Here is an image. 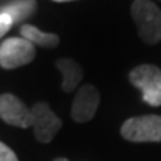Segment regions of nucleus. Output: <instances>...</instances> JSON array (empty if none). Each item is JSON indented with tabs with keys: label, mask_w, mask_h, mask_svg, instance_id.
<instances>
[{
	"label": "nucleus",
	"mask_w": 161,
	"mask_h": 161,
	"mask_svg": "<svg viewBox=\"0 0 161 161\" xmlns=\"http://www.w3.org/2000/svg\"><path fill=\"white\" fill-rule=\"evenodd\" d=\"M131 15L139 29L140 39L146 43H158L161 40V11L151 0H134Z\"/></svg>",
	"instance_id": "1"
},
{
	"label": "nucleus",
	"mask_w": 161,
	"mask_h": 161,
	"mask_svg": "<svg viewBox=\"0 0 161 161\" xmlns=\"http://www.w3.org/2000/svg\"><path fill=\"white\" fill-rule=\"evenodd\" d=\"M31 127L35 136L40 143H49L61 128V119L58 118L48 103L39 102L31 108Z\"/></svg>",
	"instance_id": "5"
},
{
	"label": "nucleus",
	"mask_w": 161,
	"mask_h": 161,
	"mask_svg": "<svg viewBox=\"0 0 161 161\" xmlns=\"http://www.w3.org/2000/svg\"><path fill=\"white\" fill-rule=\"evenodd\" d=\"M130 82L142 91V98L151 106H161V70L152 64H142L130 72Z\"/></svg>",
	"instance_id": "3"
},
{
	"label": "nucleus",
	"mask_w": 161,
	"mask_h": 161,
	"mask_svg": "<svg viewBox=\"0 0 161 161\" xmlns=\"http://www.w3.org/2000/svg\"><path fill=\"white\" fill-rule=\"evenodd\" d=\"M36 6H37L36 0H14L3 6L0 12L8 14L14 23H19L21 19L29 18L33 12H36Z\"/></svg>",
	"instance_id": "10"
},
{
	"label": "nucleus",
	"mask_w": 161,
	"mask_h": 161,
	"mask_svg": "<svg viewBox=\"0 0 161 161\" xmlns=\"http://www.w3.org/2000/svg\"><path fill=\"white\" fill-rule=\"evenodd\" d=\"M21 36L33 45H39L42 48H55L60 43V37L57 35L42 31L31 24H24L21 27Z\"/></svg>",
	"instance_id": "9"
},
{
	"label": "nucleus",
	"mask_w": 161,
	"mask_h": 161,
	"mask_svg": "<svg viewBox=\"0 0 161 161\" xmlns=\"http://www.w3.org/2000/svg\"><path fill=\"white\" fill-rule=\"evenodd\" d=\"M0 161H18L15 152L2 142H0Z\"/></svg>",
	"instance_id": "11"
},
{
	"label": "nucleus",
	"mask_w": 161,
	"mask_h": 161,
	"mask_svg": "<svg viewBox=\"0 0 161 161\" xmlns=\"http://www.w3.org/2000/svg\"><path fill=\"white\" fill-rule=\"evenodd\" d=\"M12 24H14L12 18L5 12H0V37L6 35V31L12 27Z\"/></svg>",
	"instance_id": "12"
},
{
	"label": "nucleus",
	"mask_w": 161,
	"mask_h": 161,
	"mask_svg": "<svg viewBox=\"0 0 161 161\" xmlns=\"http://www.w3.org/2000/svg\"><path fill=\"white\" fill-rule=\"evenodd\" d=\"M54 161H69V160H67V158H55Z\"/></svg>",
	"instance_id": "14"
},
{
	"label": "nucleus",
	"mask_w": 161,
	"mask_h": 161,
	"mask_svg": "<svg viewBox=\"0 0 161 161\" xmlns=\"http://www.w3.org/2000/svg\"><path fill=\"white\" fill-rule=\"evenodd\" d=\"M100 103V94L92 85H84L73 98L72 104V118L76 122H88L97 112Z\"/></svg>",
	"instance_id": "7"
},
{
	"label": "nucleus",
	"mask_w": 161,
	"mask_h": 161,
	"mask_svg": "<svg viewBox=\"0 0 161 161\" xmlns=\"http://www.w3.org/2000/svg\"><path fill=\"white\" fill-rule=\"evenodd\" d=\"M54 2H58V3H63V2H73V0H54Z\"/></svg>",
	"instance_id": "13"
},
{
	"label": "nucleus",
	"mask_w": 161,
	"mask_h": 161,
	"mask_svg": "<svg viewBox=\"0 0 161 161\" xmlns=\"http://www.w3.org/2000/svg\"><path fill=\"white\" fill-rule=\"evenodd\" d=\"M0 118L9 125L19 128L31 127V110L14 94L6 92L0 96Z\"/></svg>",
	"instance_id": "6"
},
{
	"label": "nucleus",
	"mask_w": 161,
	"mask_h": 161,
	"mask_svg": "<svg viewBox=\"0 0 161 161\" xmlns=\"http://www.w3.org/2000/svg\"><path fill=\"white\" fill-rule=\"evenodd\" d=\"M57 69L63 73V84H61V90L63 91L66 92L73 91L82 80L84 70L72 58H60L57 61Z\"/></svg>",
	"instance_id": "8"
},
{
	"label": "nucleus",
	"mask_w": 161,
	"mask_h": 161,
	"mask_svg": "<svg viewBox=\"0 0 161 161\" xmlns=\"http://www.w3.org/2000/svg\"><path fill=\"white\" fill-rule=\"evenodd\" d=\"M121 136L128 142H160L161 143V116L142 115L127 119L121 127Z\"/></svg>",
	"instance_id": "2"
},
{
	"label": "nucleus",
	"mask_w": 161,
	"mask_h": 161,
	"mask_svg": "<svg viewBox=\"0 0 161 161\" xmlns=\"http://www.w3.org/2000/svg\"><path fill=\"white\" fill-rule=\"evenodd\" d=\"M35 57V45L24 37H11L0 45V66L3 69L21 67L31 63Z\"/></svg>",
	"instance_id": "4"
}]
</instances>
